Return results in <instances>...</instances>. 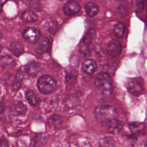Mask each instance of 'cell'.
Here are the masks:
<instances>
[{"instance_id": "obj_1", "label": "cell", "mask_w": 147, "mask_h": 147, "mask_svg": "<svg viewBox=\"0 0 147 147\" xmlns=\"http://www.w3.org/2000/svg\"><path fill=\"white\" fill-rule=\"evenodd\" d=\"M94 114L96 120L103 125L117 118V109L111 105H105L98 106L94 110Z\"/></svg>"}, {"instance_id": "obj_2", "label": "cell", "mask_w": 147, "mask_h": 147, "mask_svg": "<svg viewBox=\"0 0 147 147\" xmlns=\"http://www.w3.org/2000/svg\"><path fill=\"white\" fill-rule=\"evenodd\" d=\"M95 84L99 90L105 95H109L112 92V80L109 75L106 73L99 74L95 79Z\"/></svg>"}, {"instance_id": "obj_3", "label": "cell", "mask_w": 147, "mask_h": 147, "mask_svg": "<svg viewBox=\"0 0 147 147\" xmlns=\"http://www.w3.org/2000/svg\"><path fill=\"white\" fill-rule=\"evenodd\" d=\"M37 87L39 91L45 94L53 92L57 87L55 80L49 75H42L38 79Z\"/></svg>"}, {"instance_id": "obj_4", "label": "cell", "mask_w": 147, "mask_h": 147, "mask_svg": "<svg viewBox=\"0 0 147 147\" xmlns=\"http://www.w3.org/2000/svg\"><path fill=\"white\" fill-rule=\"evenodd\" d=\"M50 47L49 40L45 37H40L34 42L33 45L34 49L36 53L39 55L47 52Z\"/></svg>"}, {"instance_id": "obj_5", "label": "cell", "mask_w": 147, "mask_h": 147, "mask_svg": "<svg viewBox=\"0 0 147 147\" xmlns=\"http://www.w3.org/2000/svg\"><path fill=\"white\" fill-rule=\"evenodd\" d=\"M126 87L130 93L135 96H139L143 92V89L140 83L134 79L127 81L126 83Z\"/></svg>"}, {"instance_id": "obj_6", "label": "cell", "mask_w": 147, "mask_h": 147, "mask_svg": "<svg viewBox=\"0 0 147 147\" xmlns=\"http://www.w3.org/2000/svg\"><path fill=\"white\" fill-rule=\"evenodd\" d=\"M63 9L65 15L71 16L79 11L80 6L76 1H69L64 5Z\"/></svg>"}, {"instance_id": "obj_7", "label": "cell", "mask_w": 147, "mask_h": 147, "mask_svg": "<svg viewBox=\"0 0 147 147\" xmlns=\"http://www.w3.org/2000/svg\"><path fill=\"white\" fill-rule=\"evenodd\" d=\"M108 53L112 57L119 56L122 51V46L121 43L117 40H111L107 45Z\"/></svg>"}, {"instance_id": "obj_8", "label": "cell", "mask_w": 147, "mask_h": 147, "mask_svg": "<svg viewBox=\"0 0 147 147\" xmlns=\"http://www.w3.org/2000/svg\"><path fill=\"white\" fill-rule=\"evenodd\" d=\"M40 34L39 31L33 27L26 28L23 32L24 38L30 42H34L40 37Z\"/></svg>"}, {"instance_id": "obj_9", "label": "cell", "mask_w": 147, "mask_h": 147, "mask_svg": "<svg viewBox=\"0 0 147 147\" xmlns=\"http://www.w3.org/2000/svg\"><path fill=\"white\" fill-rule=\"evenodd\" d=\"M25 70L29 76L34 77L40 70V64L38 61H31L25 66Z\"/></svg>"}, {"instance_id": "obj_10", "label": "cell", "mask_w": 147, "mask_h": 147, "mask_svg": "<svg viewBox=\"0 0 147 147\" xmlns=\"http://www.w3.org/2000/svg\"><path fill=\"white\" fill-rule=\"evenodd\" d=\"M10 111L14 115H20L24 114L27 110L26 105L21 101L14 102L10 106Z\"/></svg>"}, {"instance_id": "obj_11", "label": "cell", "mask_w": 147, "mask_h": 147, "mask_svg": "<svg viewBox=\"0 0 147 147\" xmlns=\"http://www.w3.org/2000/svg\"><path fill=\"white\" fill-rule=\"evenodd\" d=\"M97 68V64L96 61L92 59L85 60L82 64L83 70L88 74L94 73Z\"/></svg>"}, {"instance_id": "obj_12", "label": "cell", "mask_w": 147, "mask_h": 147, "mask_svg": "<svg viewBox=\"0 0 147 147\" xmlns=\"http://www.w3.org/2000/svg\"><path fill=\"white\" fill-rule=\"evenodd\" d=\"M105 126L110 133L113 134H117L119 133L122 127L121 123L117 119V118L109 122L105 125Z\"/></svg>"}, {"instance_id": "obj_13", "label": "cell", "mask_w": 147, "mask_h": 147, "mask_svg": "<svg viewBox=\"0 0 147 147\" xmlns=\"http://www.w3.org/2000/svg\"><path fill=\"white\" fill-rule=\"evenodd\" d=\"M9 50L13 55L19 56L23 53L24 48L21 42L19 41H13L10 45Z\"/></svg>"}, {"instance_id": "obj_14", "label": "cell", "mask_w": 147, "mask_h": 147, "mask_svg": "<svg viewBox=\"0 0 147 147\" xmlns=\"http://www.w3.org/2000/svg\"><path fill=\"white\" fill-rule=\"evenodd\" d=\"M0 65L6 69L13 68L15 65V61L13 57L6 55L0 59Z\"/></svg>"}, {"instance_id": "obj_15", "label": "cell", "mask_w": 147, "mask_h": 147, "mask_svg": "<svg viewBox=\"0 0 147 147\" xmlns=\"http://www.w3.org/2000/svg\"><path fill=\"white\" fill-rule=\"evenodd\" d=\"M85 10L89 16L93 17L98 14L99 8L95 3L93 2H89L86 3L85 6Z\"/></svg>"}, {"instance_id": "obj_16", "label": "cell", "mask_w": 147, "mask_h": 147, "mask_svg": "<svg viewBox=\"0 0 147 147\" xmlns=\"http://www.w3.org/2000/svg\"><path fill=\"white\" fill-rule=\"evenodd\" d=\"M47 136L42 133L36 134L33 139L32 143L36 146V147H41L47 144Z\"/></svg>"}, {"instance_id": "obj_17", "label": "cell", "mask_w": 147, "mask_h": 147, "mask_svg": "<svg viewBox=\"0 0 147 147\" xmlns=\"http://www.w3.org/2000/svg\"><path fill=\"white\" fill-rule=\"evenodd\" d=\"M24 75L21 71H18L16 73L12 83V88L14 90L17 91L20 89L23 80Z\"/></svg>"}, {"instance_id": "obj_18", "label": "cell", "mask_w": 147, "mask_h": 147, "mask_svg": "<svg viewBox=\"0 0 147 147\" xmlns=\"http://www.w3.org/2000/svg\"><path fill=\"white\" fill-rule=\"evenodd\" d=\"M22 18L24 22H32L37 20V15L31 10H25L22 15Z\"/></svg>"}, {"instance_id": "obj_19", "label": "cell", "mask_w": 147, "mask_h": 147, "mask_svg": "<svg viewBox=\"0 0 147 147\" xmlns=\"http://www.w3.org/2000/svg\"><path fill=\"white\" fill-rule=\"evenodd\" d=\"M98 146L99 147H115V142L112 138L104 137L99 139Z\"/></svg>"}, {"instance_id": "obj_20", "label": "cell", "mask_w": 147, "mask_h": 147, "mask_svg": "<svg viewBox=\"0 0 147 147\" xmlns=\"http://www.w3.org/2000/svg\"><path fill=\"white\" fill-rule=\"evenodd\" d=\"M25 96L28 102L31 105L36 106L40 102V99H39V98L32 91H27L26 93Z\"/></svg>"}, {"instance_id": "obj_21", "label": "cell", "mask_w": 147, "mask_h": 147, "mask_svg": "<svg viewBox=\"0 0 147 147\" xmlns=\"http://www.w3.org/2000/svg\"><path fill=\"white\" fill-rule=\"evenodd\" d=\"M129 127L133 133H142L144 130V125L140 122H131L129 125Z\"/></svg>"}, {"instance_id": "obj_22", "label": "cell", "mask_w": 147, "mask_h": 147, "mask_svg": "<svg viewBox=\"0 0 147 147\" xmlns=\"http://www.w3.org/2000/svg\"><path fill=\"white\" fill-rule=\"evenodd\" d=\"M126 26L123 22H119L115 26L114 28V33L117 37H122L125 33Z\"/></svg>"}, {"instance_id": "obj_23", "label": "cell", "mask_w": 147, "mask_h": 147, "mask_svg": "<svg viewBox=\"0 0 147 147\" xmlns=\"http://www.w3.org/2000/svg\"><path fill=\"white\" fill-rule=\"evenodd\" d=\"M64 103L65 106L71 109L76 106L79 103V100L76 97L72 95H70L66 97L64 100Z\"/></svg>"}, {"instance_id": "obj_24", "label": "cell", "mask_w": 147, "mask_h": 147, "mask_svg": "<svg viewBox=\"0 0 147 147\" xmlns=\"http://www.w3.org/2000/svg\"><path fill=\"white\" fill-rule=\"evenodd\" d=\"M30 6L36 11H40L41 10V3L40 0H31Z\"/></svg>"}, {"instance_id": "obj_25", "label": "cell", "mask_w": 147, "mask_h": 147, "mask_svg": "<svg viewBox=\"0 0 147 147\" xmlns=\"http://www.w3.org/2000/svg\"><path fill=\"white\" fill-rule=\"evenodd\" d=\"M94 34H95V30H94L93 29H91L90 30H89L88 32L86 34V36L84 38V42L86 43L89 42L91 40H92Z\"/></svg>"}, {"instance_id": "obj_26", "label": "cell", "mask_w": 147, "mask_h": 147, "mask_svg": "<svg viewBox=\"0 0 147 147\" xmlns=\"http://www.w3.org/2000/svg\"><path fill=\"white\" fill-rule=\"evenodd\" d=\"M60 117L58 115H53L49 119V123L51 126H56L60 121Z\"/></svg>"}, {"instance_id": "obj_27", "label": "cell", "mask_w": 147, "mask_h": 147, "mask_svg": "<svg viewBox=\"0 0 147 147\" xmlns=\"http://www.w3.org/2000/svg\"><path fill=\"white\" fill-rule=\"evenodd\" d=\"M26 142L24 140H20L17 142V147H28Z\"/></svg>"}, {"instance_id": "obj_28", "label": "cell", "mask_w": 147, "mask_h": 147, "mask_svg": "<svg viewBox=\"0 0 147 147\" xmlns=\"http://www.w3.org/2000/svg\"><path fill=\"white\" fill-rule=\"evenodd\" d=\"M0 147H9V143L6 139H0Z\"/></svg>"}, {"instance_id": "obj_29", "label": "cell", "mask_w": 147, "mask_h": 147, "mask_svg": "<svg viewBox=\"0 0 147 147\" xmlns=\"http://www.w3.org/2000/svg\"><path fill=\"white\" fill-rule=\"evenodd\" d=\"M7 0H0V11L2 10L3 5L5 3Z\"/></svg>"}, {"instance_id": "obj_30", "label": "cell", "mask_w": 147, "mask_h": 147, "mask_svg": "<svg viewBox=\"0 0 147 147\" xmlns=\"http://www.w3.org/2000/svg\"><path fill=\"white\" fill-rule=\"evenodd\" d=\"M28 147H36V146L32 142L29 145H28Z\"/></svg>"}, {"instance_id": "obj_31", "label": "cell", "mask_w": 147, "mask_h": 147, "mask_svg": "<svg viewBox=\"0 0 147 147\" xmlns=\"http://www.w3.org/2000/svg\"><path fill=\"white\" fill-rule=\"evenodd\" d=\"M1 38H2V34H1V33L0 32V40H1Z\"/></svg>"}, {"instance_id": "obj_32", "label": "cell", "mask_w": 147, "mask_h": 147, "mask_svg": "<svg viewBox=\"0 0 147 147\" xmlns=\"http://www.w3.org/2000/svg\"><path fill=\"white\" fill-rule=\"evenodd\" d=\"M117 1H122V0H117Z\"/></svg>"}]
</instances>
